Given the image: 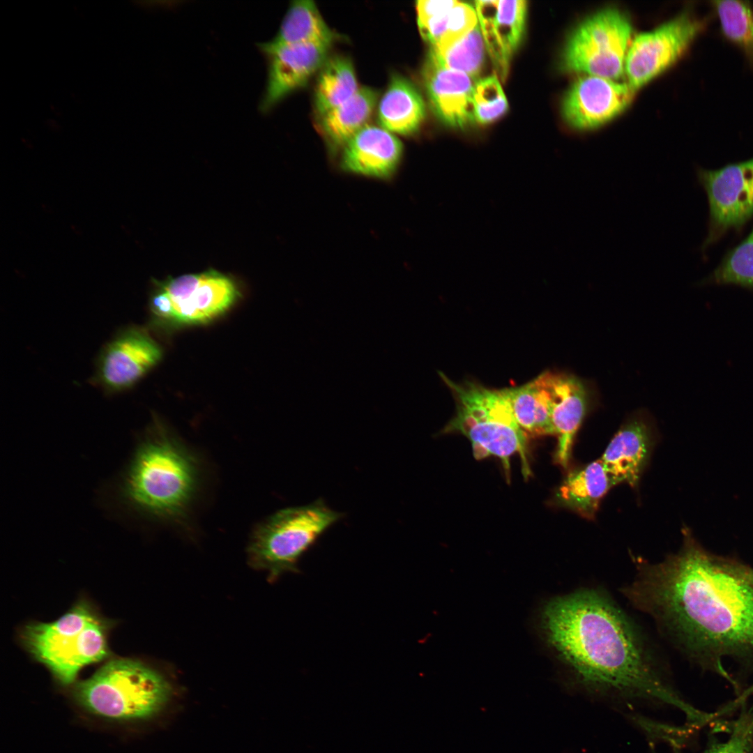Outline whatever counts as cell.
<instances>
[{
	"mask_svg": "<svg viewBox=\"0 0 753 753\" xmlns=\"http://www.w3.org/2000/svg\"><path fill=\"white\" fill-rule=\"evenodd\" d=\"M352 62L342 56L328 58L321 69L314 93V105L321 116L344 103L358 91Z\"/></svg>",
	"mask_w": 753,
	"mask_h": 753,
	"instance_id": "24",
	"label": "cell"
},
{
	"mask_svg": "<svg viewBox=\"0 0 753 753\" xmlns=\"http://www.w3.org/2000/svg\"><path fill=\"white\" fill-rule=\"evenodd\" d=\"M330 45L312 43L260 47L268 58V82L261 108L268 111L303 86L328 59Z\"/></svg>",
	"mask_w": 753,
	"mask_h": 753,
	"instance_id": "14",
	"label": "cell"
},
{
	"mask_svg": "<svg viewBox=\"0 0 753 753\" xmlns=\"http://www.w3.org/2000/svg\"><path fill=\"white\" fill-rule=\"evenodd\" d=\"M240 296L234 280L214 269L155 280L149 301L151 324H204L226 312Z\"/></svg>",
	"mask_w": 753,
	"mask_h": 753,
	"instance_id": "8",
	"label": "cell"
},
{
	"mask_svg": "<svg viewBox=\"0 0 753 753\" xmlns=\"http://www.w3.org/2000/svg\"><path fill=\"white\" fill-rule=\"evenodd\" d=\"M486 47L479 24L470 32L441 51L432 49L429 54L443 66L463 73L478 80L483 68Z\"/></svg>",
	"mask_w": 753,
	"mask_h": 753,
	"instance_id": "26",
	"label": "cell"
},
{
	"mask_svg": "<svg viewBox=\"0 0 753 753\" xmlns=\"http://www.w3.org/2000/svg\"><path fill=\"white\" fill-rule=\"evenodd\" d=\"M725 563L727 568L733 573L753 585V568L731 559L726 558ZM752 694L753 685L745 690L741 694H739L737 698L731 702L732 706L736 708L741 706L745 703L747 698Z\"/></svg>",
	"mask_w": 753,
	"mask_h": 753,
	"instance_id": "33",
	"label": "cell"
},
{
	"mask_svg": "<svg viewBox=\"0 0 753 753\" xmlns=\"http://www.w3.org/2000/svg\"><path fill=\"white\" fill-rule=\"evenodd\" d=\"M526 10L525 1H499L496 31L501 50L508 63L522 40Z\"/></svg>",
	"mask_w": 753,
	"mask_h": 753,
	"instance_id": "28",
	"label": "cell"
},
{
	"mask_svg": "<svg viewBox=\"0 0 753 753\" xmlns=\"http://www.w3.org/2000/svg\"><path fill=\"white\" fill-rule=\"evenodd\" d=\"M173 694L169 681L141 661L116 658L103 664L73 690L86 713L107 722L136 723L157 717Z\"/></svg>",
	"mask_w": 753,
	"mask_h": 753,
	"instance_id": "4",
	"label": "cell"
},
{
	"mask_svg": "<svg viewBox=\"0 0 753 753\" xmlns=\"http://www.w3.org/2000/svg\"><path fill=\"white\" fill-rule=\"evenodd\" d=\"M440 375L456 403V413L443 432L462 434L470 440L476 459L497 457L508 473L510 457L518 454L524 476H529L526 433L515 418L505 388L492 389L470 381L457 383Z\"/></svg>",
	"mask_w": 753,
	"mask_h": 753,
	"instance_id": "5",
	"label": "cell"
},
{
	"mask_svg": "<svg viewBox=\"0 0 753 753\" xmlns=\"http://www.w3.org/2000/svg\"><path fill=\"white\" fill-rule=\"evenodd\" d=\"M162 350L145 329L119 330L101 349L91 382L105 393L132 388L160 360Z\"/></svg>",
	"mask_w": 753,
	"mask_h": 753,
	"instance_id": "12",
	"label": "cell"
},
{
	"mask_svg": "<svg viewBox=\"0 0 753 753\" xmlns=\"http://www.w3.org/2000/svg\"><path fill=\"white\" fill-rule=\"evenodd\" d=\"M425 117V105L416 86L405 77L395 74L381 98L377 110L380 127L402 135L415 133Z\"/></svg>",
	"mask_w": 753,
	"mask_h": 753,
	"instance_id": "19",
	"label": "cell"
},
{
	"mask_svg": "<svg viewBox=\"0 0 753 753\" xmlns=\"http://www.w3.org/2000/svg\"><path fill=\"white\" fill-rule=\"evenodd\" d=\"M633 27L615 6L602 8L582 19L566 38L559 57L564 72L617 79L624 73Z\"/></svg>",
	"mask_w": 753,
	"mask_h": 753,
	"instance_id": "9",
	"label": "cell"
},
{
	"mask_svg": "<svg viewBox=\"0 0 753 753\" xmlns=\"http://www.w3.org/2000/svg\"><path fill=\"white\" fill-rule=\"evenodd\" d=\"M200 482L197 457L155 419L135 453L123 494L139 512L178 523L185 519Z\"/></svg>",
	"mask_w": 753,
	"mask_h": 753,
	"instance_id": "3",
	"label": "cell"
},
{
	"mask_svg": "<svg viewBox=\"0 0 753 753\" xmlns=\"http://www.w3.org/2000/svg\"><path fill=\"white\" fill-rule=\"evenodd\" d=\"M614 485L599 459L570 472L558 489L556 501L582 517L593 519L601 500Z\"/></svg>",
	"mask_w": 753,
	"mask_h": 753,
	"instance_id": "20",
	"label": "cell"
},
{
	"mask_svg": "<svg viewBox=\"0 0 753 753\" xmlns=\"http://www.w3.org/2000/svg\"><path fill=\"white\" fill-rule=\"evenodd\" d=\"M505 390L515 418L526 434L554 435L550 398L541 374L525 384Z\"/></svg>",
	"mask_w": 753,
	"mask_h": 753,
	"instance_id": "23",
	"label": "cell"
},
{
	"mask_svg": "<svg viewBox=\"0 0 753 753\" xmlns=\"http://www.w3.org/2000/svg\"><path fill=\"white\" fill-rule=\"evenodd\" d=\"M705 281L708 284L735 285L753 291V229L726 254Z\"/></svg>",
	"mask_w": 753,
	"mask_h": 753,
	"instance_id": "27",
	"label": "cell"
},
{
	"mask_svg": "<svg viewBox=\"0 0 753 753\" xmlns=\"http://www.w3.org/2000/svg\"><path fill=\"white\" fill-rule=\"evenodd\" d=\"M378 100L377 92L360 87L348 100L321 116L320 128L333 146H344L367 125Z\"/></svg>",
	"mask_w": 753,
	"mask_h": 753,
	"instance_id": "22",
	"label": "cell"
},
{
	"mask_svg": "<svg viewBox=\"0 0 753 753\" xmlns=\"http://www.w3.org/2000/svg\"><path fill=\"white\" fill-rule=\"evenodd\" d=\"M335 39L313 1L291 2L275 38L260 45L274 48L285 45L321 43L330 45Z\"/></svg>",
	"mask_w": 753,
	"mask_h": 753,
	"instance_id": "21",
	"label": "cell"
},
{
	"mask_svg": "<svg viewBox=\"0 0 753 753\" xmlns=\"http://www.w3.org/2000/svg\"><path fill=\"white\" fill-rule=\"evenodd\" d=\"M473 106L475 122L481 124L492 123L506 112L508 104L496 76L477 80L473 93Z\"/></svg>",
	"mask_w": 753,
	"mask_h": 753,
	"instance_id": "29",
	"label": "cell"
},
{
	"mask_svg": "<svg viewBox=\"0 0 753 753\" xmlns=\"http://www.w3.org/2000/svg\"><path fill=\"white\" fill-rule=\"evenodd\" d=\"M621 592L659 632L694 660L753 655V585L688 530L680 549L658 563L634 559Z\"/></svg>",
	"mask_w": 753,
	"mask_h": 753,
	"instance_id": "2",
	"label": "cell"
},
{
	"mask_svg": "<svg viewBox=\"0 0 753 753\" xmlns=\"http://www.w3.org/2000/svg\"><path fill=\"white\" fill-rule=\"evenodd\" d=\"M551 402V419L558 438L556 459L568 465L574 439L591 406L586 383L570 374L546 371L542 373Z\"/></svg>",
	"mask_w": 753,
	"mask_h": 753,
	"instance_id": "15",
	"label": "cell"
},
{
	"mask_svg": "<svg viewBox=\"0 0 753 753\" xmlns=\"http://www.w3.org/2000/svg\"><path fill=\"white\" fill-rule=\"evenodd\" d=\"M652 430L641 416L629 419L615 434L600 459L615 485L636 487L653 446Z\"/></svg>",
	"mask_w": 753,
	"mask_h": 753,
	"instance_id": "18",
	"label": "cell"
},
{
	"mask_svg": "<svg viewBox=\"0 0 753 753\" xmlns=\"http://www.w3.org/2000/svg\"><path fill=\"white\" fill-rule=\"evenodd\" d=\"M478 24L476 8L471 5L457 1L449 12L446 31L440 41L430 49L441 51L462 38Z\"/></svg>",
	"mask_w": 753,
	"mask_h": 753,
	"instance_id": "32",
	"label": "cell"
},
{
	"mask_svg": "<svg viewBox=\"0 0 753 753\" xmlns=\"http://www.w3.org/2000/svg\"><path fill=\"white\" fill-rule=\"evenodd\" d=\"M457 1L420 0L416 3L417 20L449 11Z\"/></svg>",
	"mask_w": 753,
	"mask_h": 753,
	"instance_id": "34",
	"label": "cell"
},
{
	"mask_svg": "<svg viewBox=\"0 0 753 753\" xmlns=\"http://www.w3.org/2000/svg\"><path fill=\"white\" fill-rule=\"evenodd\" d=\"M724 37L753 65V8L747 1H712Z\"/></svg>",
	"mask_w": 753,
	"mask_h": 753,
	"instance_id": "25",
	"label": "cell"
},
{
	"mask_svg": "<svg viewBox=\"0 0 753 753\" xmlns=\"http://www.w3.org/2000/svg\"><path fill=\"white\" fill-rule=\"evenodd\" d=\"M402 152V144L394 134L367 124L344 146L341 165L350 173L386 178L395 172Z\"/></svg>",
	"mask_w": 753,
	"mask_h": 753,
	"instance_id": "17",
	"label": "cell"
},
{
	"mask_svg": "<svg viewBox=\"0 0 753 753\" xmlns=\"http://www.w3.org/2000/svg\"><path fill=\"white\" fill-rule=\"evenodd\" d=\"M343 517L321 499L280 510L253 530L248 546L249 563L266 571L272 581L285 572H297L303 554Z\"/></svg>",
	"mask_w": 753,
	"mask_h": 753,
	"instance_id": "7",
	"label": "cell"
},
{
	"mask_svg": "<svg viewBox=\"0 0 753 753\" xmlns=\"http://www.w3.org/2000/svg\"><path fill=\"white\" fill-rule=\"evenodd\" d=\"M476 10L478 24L486 50L499 77L504 80L508 75L509 63L501 50L496 31L499 1H476Z\"/></svg>",
	"mask_w": 753,
	"mask_h": 753,
	"instance_id": "30",
	"label": "cell"
},
{
	"mask_svg": "<svg viewBox=\"0 0 753 753\" xmlns=\"http://www.w3.org/2000/svg\"><path fill=\"white\" fill-rule=\"evenodd\" d=\"M697 178L708 203V225L701 245L709 249L753 216V158L721 168H700Z\"/></svg>",
	"mask_w": 753,
	"mask_h": 753,
	"instance_id": "10",
	"label": "cell"
},
{
	"mask_svg": "<svg viewBox=\"0 0 753 753\" xmlns=\"http://www.w3.org/2000/svg\"><path fill=\"white\" fill-rule=\"evenodd\" d=\"M111 624L81 600L53 622L26 625L20 637L33 657L66 686L75 682L82 668L108 656Z\"/></svg>",
	"mask_w": 753,
	"mask_h": 753,
	"instance_id": "6",
	"label": "cell"
},
{
	"mask_svg": "<svg viewBox=\"0 0 753 753\" xmlns=\"http://www.w3.org/2000/svg\"><path fill=\"white\" fill-rule=\"evenodd\" d=\"M538 628L572 690L603 699L676 707L692 726L710 721V713L680 696L644 631L603 588L582 586L550 598L540 609Z\"/></svg>",
	"mask_w": 753,
	"mask_h": 753,
	"instance_id": "1",
	"label": "cell"
},
{
	"mask_svg": "<svg viewBox=\"0 0 753 753\" xmlns=\"http://www.w3.org/2000/svg\"><path fill=\"white\" fill-rule=\"evenodd\" d=\"M706 21L686 9L653 29L636 35L629 46L624 72L637 89L674 63L706 26Z\"/></svg>",
	"mask_w": 753,
	"mask_h": 753,
	"instance_id": "11",
	"label": "cell"
},
{
	"mask_svg": "<svg viewBox=\"0 0 753 753\" xmlns=\"http://www.w3.org/2000/svg\"><path fill=\"white\" fill-rule=\"evenodd\" d=\"M634 91L627 82L581 74L564 93L562 117L575 130L593 129L620 114L630 103Z\"/></svg>",
	"mask_w": 753,
	"mask_h": 753,
	"instance_id": "13",
	"label": "cell"
},
{
	"mask_svg": "<svg viewBox=\"0 0 753 753\" xmlns=\"http://www.w3.org/2000/svg\"><path fill=\"white\" fill-rule=\"evenodd\" d=\"M423 79L431 107L442 123L462 128L475 122L473 93L476 79L446 68L429 54Z\"/></svg>",
	"mask_w": 753,
	"mask_h": 753,
	"instance_id": "16",
	"label": "cell"
},
{
	"mask_svg": "<svg viewBox=\"0 0 753 753\" xmlns=\"http://www.w3.org/2000/svg\"><path fill=\"white\" fill-rule=\"evenodd\" d=\"M702 753H753V706L743 708L726 740L713 738Z\"/></svg>",
	"mask_w": 753,
	"mask_h": 753,
	"instance_id": "31",
	"label": "cell"
}]
</instances>
